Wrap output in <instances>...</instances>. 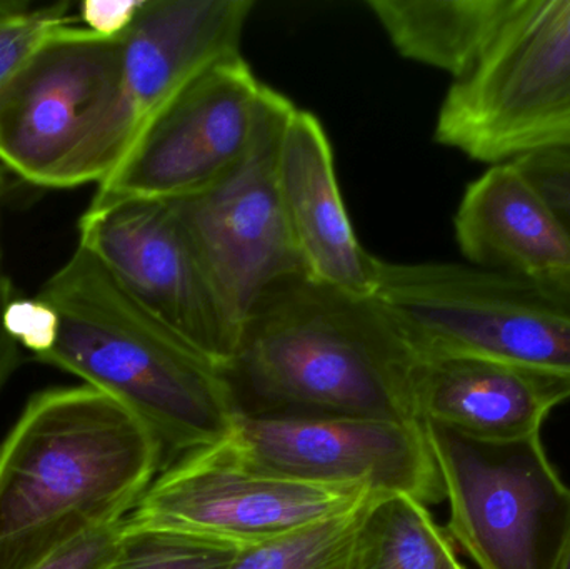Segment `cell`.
<instances>
[{"label": "cell", "mask_w": 570, "mask_h": 569, "mask_svg": "<svg viewBox=\"0 0 570 569\" xmlns=\"http://www.w3.org/2000/svg\"><path fill=\"white\" fill-rule=\"evenodd\" d=\"M419 354L397 317L305 274L267 291L226 370L239 414L301 413L424 423Z\"/></svg>", "instance_id": "6da1fadb"}, {"label": "cell", "mask_w": 570, "mask_h": 569, "mask_svg": "<svg viewBox=\"0 0 570 569\" xmlns=\"http://www.w3.org/2000/svg\"><path fill=\"white\" fill-rule=\"evenodd\" d=\"M164 468L153 431L89 386L33 394L0 444V569L119 523Z\"/></svg>", "instance_id": "7a4b0ae2"}, {"label": "cell", "mask_w": 570, "mask_h": 569, "mask_svg": "<svg viewBox=\"0 0 570 569\" xmlns=\"http://www.w3.org/2000/svg\"><path fill=\"white\" fill-rule=\"evenodd\" d=\"M37 297L59 316L56 343L37 361L132 411L159 441L164 468L233 434L239 410L226 371L150 313L92 253L77 246Z\"/></svg>", "instance_id": "3957f363"}, {"label": "cell", "mask_w": 570, "mask_h": 569, "mask_svg": "<svg viewBox=\"0 0 570 569\" xmlns=\"http://www.w3.org/2000/svg\"><path fill=\"white\" fill-rule=\"evenodd\" d=\"M122 37L63 27L0 87V163L50 189L100 184L126 156Z\"/></svg>", "instance_id": "277c9868"}, {"label": "cell", "mask_w": 570, "mask_h": 569, "mask_svg": "<svg viewBox=\"0 0 570 569\" xmlns=\"http://www.w3.org/2000/svg\"><path fill=\"white\" fill-rule=\"evenodd\" d=\"M434 140L489 166L570 149V0H514L449 87Z\"/></svg>", "instance_id": "5b68a950"}, {"label": "cell", "mask_w": 570, "mask_h": 569, "mask_svg": "<svg viewBox=\"0 0 570 569\" xmlns=\"http://www.w3.org/2000/svg\"><path fill=\"white\" fill-rule=\"evenodd\" d=\"M374 296L419 356H469L570 377V307L544 284L468 263L375 266Z\"/></svg>", "instance_id": "8992f818"}, {"label": "cell", "mask_w": 570, "mask_h": 569, "mask_svg": "<svg viewBox=\"0 0 570 569\" xmlns=\"http://www.w3.org/2000/svg\"><path fill=\"white\" fill-rule=\"evenodd\" d=\"M424 424L451 508L449 537L481 569H558L570 534V488L541 434L481 440Z\"/></svg>", "instance_id": "52a82bcc"}, {"label": "cell", "mask_w": 570, "mask_h": 569, "mask_svg": "<svg viewBox=\"0 0 570 569\" xmlns=\"http://www.w3.org/2000/svg\"><path fill=\"white\" fill-rule=\"evenodd\" d=\"M379 494L281 477L250 463L227 436L160 470L124 523L244 548L344 517Z\"/></svg>", "instance_id": "ba28073f"}, {"label": "cell", "mask_w": 570, "mask_h": 569, "mask_svg": "<svg viewBox=\"0 0 570 569\" xmlns=\"http://www.w3.org/2000/svg\"><path fill=\"white\" fill-rule=\"evenodd\" d=\"M294 104L266 87L253 146L213 186L173 200L207 273L243 331L257 301L304 273L281 194V140Z\"/></svg>", "instance_id": "9c48e42d"}, {"label": "cell", "mask_w": 570, "mask_h": 569, "mask_svg": "<svg viewBox=\"0 0 570 569\" xmlns=\"http://www.w3.org/2000/svg\"><path fill=\"white\" fill-rule=\"evenodd\" d=\"M266 87L240 52L204 67L144 124L90 204L203 193L253 146Z\"/></svg>", "instance_id": "30bf717a"}, {"label": "cell", "mask_w": 570, "mask_h": 569, "mask_svg": "<svg viewBox=\"0 0 570 569\" xmlns=\"http://www.w3.org/2000/svg\"><path fill=\"white\" fill-rule=\"evenodd\" d=\"M79 246L170 330L224 371L240 327L220 300L173 200L89 204Z\"/></svg>", "instance_id": "8fae6325"}, {"label": "cell", "mask_w": 570, "mask_h": 569, "mask_svg": "<svg viewBox=\"0 0 570 569\" xmlns=\"http://www.w3.org/2000/svg\"><path fill=\"white\" fill-rule=\"evenodd\" d=\"M230 440L257 467L308 483L445 501L424 423L335 414H239Z\"/></svg>", "instance_id": "7c38bea8"}, {"label": "cell", "mask_w": 570, "mask_h": 569, "mask_svg": "<svg viewBox=\"0 0 570 569\" xmlns=\"http://www.w3.org/2000/svg\"><path fill=\"white\" fill-rule=\"evenodd\" d=\"M254 6L253 0H144L122 36L120 112L132 143L187 80L240 52Z\"/></svg>", "instance_id": "4fadbf2b"}, {"label": "cell", "mask_w": 570, "mask_h": 569, "mask_svg": "<svg viewBox=\"0 0 570 569\" xmlns=\"http://www.w3.org/2000/svg\"><path fill=\"white\" fill-rule=\"evenodd\" d=\"M277 173L305 276L358 296H374L377 257L355 236L338 187L331 140L308 110H292L281 140Z\"/></svg>", "instance_id": "5bb4252c"}, {"label": "cell", "mask_w": 570, "mask_h": 569, "mask_svg": "<svg viewBox=\"0 0 570 569\" xmlns=\"http://www.w3.org/2000/svg\"><path fill=\"white\" fill-rule=\"evenodd\" d=\"M570 400V377L469 356H419L415 403L422 421L481 440L541 434L548 414Z\"/></svg>", "instance_id": "9a60e30c"}, {"label": "cell", "mask_w": 570, "mask_h": 569, "mask_svg": "<svg viewBox=\"0 0 570 569\" xmlns=\"http://www.w3.org/2000/svg\"><path fill=\"white\" fill-rule=\"evenodd\" d=\"M454 233L471 266L535 281L570 273L569 229L514 160L465 187Z\"/></svg>", "instance_id": "2e32d148"}, {"label": "cell", "mask_w": 570, "mask_h": 569, "mask_svg": "<svg viewBox=\"0 0 570 569\" xmlns=\"http://www.w3.org/2000/svg\"><path fill=\"white\" fill-rule=\"evenodd\" d=\"M514 0H368L367 7L405 59L451 73L471 72Z\"/></svg>", "instance_id": "e0dca14e"}, {"label": "cell", "mask_w": 570, "mask_h": 569, "mask_svg": "<svg viewBox=\"0 0 570 569\" xmlns=\"http://www.w3.org/2000/svg\"><path fill=\"white\" fill-rule=\"evenodd\" d=\"M348 569H465L429 507L405 494H379L362 518Z\"/></svg>", "instance_id": "ac0fdd59"}, {"label": "cell", "mask_w": 570, "mask_h": 569, "mask_svg": "<svg viewBox=\"0 0 570 569\" xmlns=\"http://www.w3.org/2000/svg\"><path fill=\"white\" fill-rule=\"evenodd\" d=\"M371 503L287 537L240 548L227 569H348L358 527Z\"/></svg>", "instance_id": "d6986e66"}, {"label": "cell", "mask_w": 570, "mask_h": 569, "mask_svg": "<svg viewBox=\"0 0 570 569\" xmlns=\"http://www.w3.org/2000/svg\"><path fill=\"white\" fill-rule=\"evenodd\" d=\"M239 550L234 545L124 523L100 569H227Z\"/></svg>", "instance_id": "ffe728a7"}, {"label": "cell", "mask_w": 570, "mask_h": 569, "mask_svg": "<svg viewBox=\"0 0 570 569\" xmlns=\"http://www.w3.org/2000/svg\"><path fill=\"white\" fill-rule=\"evenodd\" d=\"M67 2L32 6L0 0V87L52 33L73 22Z\"/></svg>", "instance_id": "44dd1931"}, {"label": "cell", "mask_w": 570, "mask_h": 569, "mask_svg": "<svg viewBox=\"0 0 570 569\" xmlns=\"http://www.w3.org/2000/svg\"><path fill=\"white\" fill-rule=\"evenodd\" d=\"M3 326L7 333L26 347L33 357L49 353L59 334V316L46 301L17 300L13 297L3 311Z\"/></svg>", "instance_id": "7402d4cb"}, {"label": "cell", "mask_w": 570, "mask_h": 569, "mask_svg": "<svg viewBox=\"0 0 570 569\" xmlns=\"http://www.w3.org/2000/svg\"><path fill=\"white\" fill-rule=\"evenodd\" d=\"M514 163L544 194L570 233V149L532 154Z\"/></svg>", "instance_id": "603a6c76"}, {"label": "cell", "mask_w": 570, "mask_h": 569, "mask_svg": "<svg viewBox=\"0 0 570 569\" xmlns=\"http://www.w3.org/2000/svg\"><path fill=\"white\" fill-rule=\"evenodd\" d=\"M124 520L90 531L50 555L33 569H100L122 533Z\"/></svg>", "instance_id": "cb8c5ba5"}, {"label": "cell", "mask_w": 570, "mask_h": 569, "mask_svg": "<svg viewBox=\"0 0 570 569\" xmlns=\"http://www.w3.org/2000/svg\"><path fill=\"white\" fill-rule=\"evenodd\" d=\"M144 0H86L80 3L79 19L86 29L104 37H122Z\"/></svg>", "instance_id": "d4e9b609"}, {"label": "cell", "mask_w": 570, "mask_h": 569, "mask_svg": "<svg viewBox=\"0 0 570 569\" xmlns=\"http://www.w3.org/2000/svg\"><path fill=\"white\" fill-rule=\"evenodd\" d=\"M13 300V286L0 266V391L20 364V346L3 326V311Z\"/></svg>", "instance_id": "484cf974"}, {"label": "cell", "mask_w": 570, "mask_h": 569, "mask_svg": "<svg viewBox=\"0 0 570 569\" xmlns=\"http://www.w3.org/2000/svg\"><path fill=\"white\" fill-rule=\"evenodd\" d=\"M539 283L544 284L546 290H548L556 300L561 301V303L570 307V273L551 277V279L539 281Z\"/></svg>", "instance_id": "4316f807"}, {"label": "cell", "mask_w": 570, "mask_h": 569, "mask_svg": "<svg viewBox=\"0 0 570 569\" xmlns=\"http://www.w3.org/2000/svg\"><path fill=\"white\" fill-rule=\"evenodd\" d=\"M558 569H570V534L568 543H566L564 553H562L561 563Z\"/></svg>", "instance_id": "83f0119b"}]
</instances>
